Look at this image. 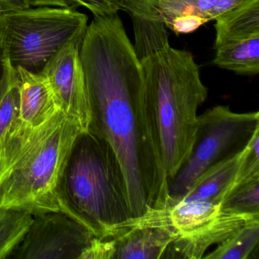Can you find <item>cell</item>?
Masks as SVG:
<instances>
[{"label":"cell","instance_id":"obj_1","mask_svg":"<svg viewBox=\"0 0 259 259\" xmlns=\"http://www.w3.org/2000/svg\"><path fill=\"white\" fill-rule=\"evenodd\" d=\"M89 131L107 141L125 177L132 218L166 207L169 180L145 104L142 65L118 14L95 16L79 49Z\"/></svg>","mask_w":259,"mask_h":259},{"label":"cell","instance_id":"obj_2","mask_svg":"<svg viewBox=\"0 0 259 259\" xmlns=\"http://www.w3.org/2000/svg\"><path fill=\"white\" fill-rule=\"evenodd\" d=\"M81 132L61 110L37 126L15 120L0 139V208L60 210L59 177Z\"/></svg>","mask_w":259,"mask_h":259},{"label":"cell","instance_id":"obj_3","mask_svg":"<svg viewBox=\"0 0 259 259\" xmlns=\"http://www.w3.org/2000/svg\"><path fill=\"white\" fill-rule=\"evenodd\" d=\"M139 61L150 123L169 184L192 151L197 111L207 89L189 51L168 44Z\"/></svg>","mask_w":259,"mask_h":259},{"label":"cell","instance_id":"obj_4","mask_svg":"<svg viewBox=\"0 0 259 259\" xmlns=\"http://www.w3.org/2000/svg\"><path fill=\"white\" fill-rule=\"evenodd\" d=\"M56 192L60 211L97 237L113 236L132 218L120 162L110 144L89 130L75 138Z\"/></svg>","mask_w":259,"mask_h":259},{"label":"cell","instance_id":"obj_5","mask_svg":"<svg viewBox=\"0 0 259 259\" xmlns=\"http://www.w3.org/2000/svg\"><path fill=\"white\" fill-rule=\"evenodd\" d=\"M88 16L76 10L38 7L0 13V54L15 68L40 73L63 47L82 40Z\"/></svg>","mask_w":259,"mask_h":259},{"label":"cell","instance_id":"obj_6","mask_svg":"<svg viewBox=\"0 0 259 259\" xmlns=\"http://www.w3.org/2000/svg\"><path fill=\"white\" fill-rule=\"evenodd\" d=\"M257 216L227 211L209 198L180 197L169 198L164 208L149 209L139 218H131L119 227H164L174 232L176 239L170 257L200 259L210 245L219 244Z\"/></svg>","mask_w":259,"mask_h":259},{"label":"cell","instance_id":"obj_7","mask_svg":"<svg viewBox=\"0 0 259 259\" xmlns=\"http://www.w3.org/2000/svg\"><path fill=\"white\" fill-rule=\"evenodd\" d=\"M257 130V111L235 113L218 105L198 116L192 151L169 183V196H183L206 169L243 151Z\"/></svg>","mask_w":259,"mask_h":259},{"label":"cell","instance_id":"obj_8","mask_svg":"<svg viewBox=\"0 0 259 259\" xmlns=\"http://www.w3.org/2000/svg\"><path fill=\"white\" fill-rule=\"evenodd\" d=\"M95 237L85 226L60 210L37 213L8 259H80Z\"/></svg>","mask_w":259,"mask_h":259},{"label":"cell","instance_id":"obj_9","mask_svg":"<svg viewBox=\"0 0 259 259\" xmlns=\"http://www.w3.org/2000/svg\"><path fill=\"white\" fill-rule=\"evenodd\" d=\"M81 42L76 40L63 47L40 73L49 82L60 110L85 132L89 130L91 116L80 60Z\"/></svg>","mask_w":259,"mask_h":259},{"label":"cell","instance_id":"obj_10","mask_svg":"<svg viewBox=\"0 0 259 259\" xmlns=\"http://www.w3.org/2000/svg\"><path fill=\"white\" fill-rule=\"evenodd\" d=\"M243 0H163L157 9L162 22L177 34L193 32Z\"/></svg>","mask_w":259,"mask_h":259},{"label":"cell","instance_id":"obj_11","mask_svg":"<svg viewBox=\"0 0 259 259\" xmlns=\"http://www.w3.org/2000/svg\"><path fill=\"white\" fill-rule=\"evenodd\" d=\"M114 259H159L170 257L176 239L174 232L164 227L131 226L116 229Z\"/></svg>","mask_w":259,"mask_h":259},{"label":"cell","instance_id":"obj_12","mask_svg":"<svg viewBox=\"0 0 259 259\" xmlns=\"http://www.w3.org/2000/svg\"><path fill=\"white\" fill-rule=\"evenodd\" d=\"M163 0H121L122 10L130 15L135 34V51L145 55L169 43L168 33L157 12Z\"/></svg>","mask_w":259,"mask_h":259},{"label":"cell","instance_id":"obj_13","mask_svg":"<svg viewBox=\"0 0 259 259\" xmlns=\"http://www.w3.org/2000/svg\"><path fill=\"white\" fill-rule=\"evenodd\" d=\"M20 88L21 120L37 126L49 120L60 110L54 92L41 73H34L16 68Z\"/></svg>","mask_w":259,"mask_h":259},{"label":"cell","instance_id":"obj_14","mask_svg":"<svg viewBox=\"0 0 259 259\" xmlns=\"http://www.w3.org/2000/svg\"><path fill=\"white\" fill-rule=\"evenodd\" d=\"M248 152V145L239 154L210 166L193 182L181 197L209 198L221 205L226 192L239 176Z\"/></svg>","mask_w":259,"mask_h":259},{"label":"cell","instance_id":"obj_15","mask_svg":"<svg viewBox=\"0 0 259 259\" xmlns=\"http://www.w3.org/2000/svg\"><path fill=\"white\" fill-rule=\"evenodd\" d=\"M214 48L259 35V0H243L216 19Z\"/></svg>","mask_w":259,"mask_h":259},{"label":"cell","instance_id":"obj_16","mask_svg":"<svg viewBox=\"0 0 259 259\" xmlns=\"http://www.w3.org/2000/svg\"><path fill=\"white\" fill-rule=\"evenodd\" d=\"M213 63L239 75L259 73V35L223 45L216 49Z\"/></svg>","mask_w":259,"mask_h":259},{"label":"cell","instance_id":"obj_17","mask_svg":"<svg viewBox=\"0 0 259 259\" xmlns=\"http://www.w3.org/2000/svg\"><path fill=\"white\" fill-rule=\"evenodd\" d=\"M259 242V218L247 221L233 234L218 244L207 259H246L257 248Z\"/></svg>","mask_w":259,"mask_h":259},{"label":"cell","instance_id":"obj_18","mask_svg":"<svg viewBox=\"0 0 259 259\" xmlns=\"http://www.w3.org/2000/svg\"><path fill=\"white\" fill-rule=\"evenodd\" d=\"M0 78V139L11 124L20 116L19 73L7 59L2 58Z\"/></svg>","mask_w":259,"mask_h":259},{"label":"cell","instance_id":"obj_19","mask_svg":"<svg viewBox=\"0 0 259 259\" xmlns=\"http://www.w3.org/2000/svg\"><path fill=\"white\" fill-rule=\"evenodd\" d=\"M33 215L25 210L0 208V259H8L28 231Z\"/></svg>","mask_w":259,"mask_h":259},{"label":"cell","instance_id":"obj_20","mask_svg":"<svg viewBox=\"0 0 259 259\" xmlns=\"http://www.w3.org/2000/svg\"><path fill=\"white\" fill-rule=\"evenodd\" d=\"M221 207L233 213L259 216V177L235 183L221 203Z\"/></svg>","mask_w":259,"mask_h":259},{"label":"cell","instance_id":"obj_21","mask_svg":"<svg viewBox=\"0 0 259 259\" xmlns=\"http://www.w3.org/2000/svg\"><path fill=\"white\" fill-rule=\"evenodd\" d=\"M116 245L114 236H95L83 251L80 259H114Z\"/></svg>","mask_w":259,"mask_h":259},{"label":"cell","instance_id":"obj_22","mask_svg":"<svg viewBox=\"0 0 259 259\" xmlns=\"http://www.w3.org/2000/svg\"><path fill=\"white\" fill-rule=\"evenodd\" d=\"M80 7L87 8L95 16L117 14L122 10L121 0H75Z\"/></svg>","mask_w":259,"mask_h":259},{"label":"cell","instance_id":"obj_23","mask_svg":"<svg viewBox=\"0 0 259 259\" xmlns=\"http://www.w3.org/2000/svg\"><path fill=\"white\" fill-rule=\"evenodd\" d=\"M30 7H63L76 10L80 6L75 0H28Z\"/></svg>","mask_w":259,"mask_h":259},{"label":"cell","instance_id":"obj_24","mask_svg":"<svg viewBox=\"0 0 259 259\" xmlns=\"http://www.w3.org/2000/svg\"><path fill=\"white\" fill-rule=\"evenodd\" d=\"M28 0H0V13L29 8Z\"/></svg>","mask_w":259,"mask_h":259},{"label":"cell","instance_id":"obj_25","mask_svg":"<svg viewBox=\"0 0 259 259\" xmlns=\"http://www.w3.org/2000/svg\"><path fill=\"white\" fill-rule=\"evenodd\" d=\"M2 72H3L2 56H1V54H0V78H1V75H2Z\"/></svg>","mask_w":259,"mask_h":259}]
</instances>
